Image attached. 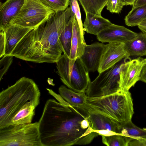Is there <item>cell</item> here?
<instances>
[{
  "label": "cell",
  "mask_w": 146,
  "mask_h": 146,
  "mask_svg": "<svg viewBox=\"0 0 146 146\" xmlns=\"http://www.w3.org/2000/svg\"><path fill=\"white\" fill-rule=\"evenodd\" d=\"M38 122L42 146L86 145L99 135L87 112L53 99L46 101Z\"/></svg>",
  "instance_id": "cell-1"
},
{
  "label": "cell",
  "mask_w": 146,
  "mask_h": 146,
  "mask_svg": "<svg viewBox=\"0 0 146 146\" xmlns=\"http://www.w3.org/2000/svg\"><path fill=\"white\" fill-rule=\"evenodd\" d=\"M71 15L70 7L56 13L46 22L28 32L10 55L36 63H56L63 52L59 38Z\"/></svg>",
  "instance_id": "cell-2"
},
{
  "label": "cell",
  "mask_w": 146,
  "mask_h": 146,
  "mask_svg": "<svg viewBox=\"0 0 146 146\" xmlns=\"http://www.w3.org/2000/svg\"><path fill=\"white\" fill-rule=\"evenodd\" d=\"M40 92L32 79L23 77L0 93V129L11 125L12 119L27 103L39 104Z\"/></svg>",
  "instance_id": "cell-3"
},
{
  "label": "cell",
  "mask_w": 146,
  "mask_h": 146,
  "mask_svg": "<svg viewBox=\"0 0 146 146\" xmlns=\"http://www.w3.org/2000/svg\"><path fill=\"white\" fill-rule=\"evenodd\" d=\"M80 108L87 113L104 115L120 124L131 120L134 113L130 92L121 89L115 93L105 96L87 97L85 104Z\"/></svg>",
  "instance_id": "cell-4"
},
{
  "label": "cell",
  "mask_w": 146,
  "mask_h": 146,
  "mask_svg": "<svg viewBox=\"0 0 146 146\" xmlns=\"http://www.w3.org/2000/svg\"><path fill=\"white\" fill-rule=\"evenodd\" d=\"M62 82L78 92L85 93L91 82L89 72L80 58L72 60L63 54L56 62Z\"/></svg>",
  "instance_id": "cell-5"
},
{
  "label": "cell",
  "mask_w": 146,
  "mask_h": 146,
  "mask_svg": "<svg viewBox=\"0 0 146 146\" xmlns=\"http://www.w3.org/2000/svg\"><path fill=\"white\" fill-rule=\"evenodd\" d=\"M0 146H42L38 122L11 125L0 129Z\"/></svg>",
  "instance_id": "cell-6"
},
{
  "label": "cell",
  "mask_w": 146,
  "mask_h": 146,
  "mask_svg": "<svg viewBox=\"0 0 146 146\" xmlns=\"http://www.w3.org/2000/svg\"><path fill=\"white\" fill-rule=\"evenodd\" d=\"M55 13L38 0H25L10 25L34 29L46 22Z\"/></svg>",
  "instance_id": "cell-7"
},
{
  "label": "cell",
  "mask_w": 146,
  "mask_h": 146,
  "mask_svg": "<svg viewBox=\"0 0 146 146\" xmlns=\"http://www.w3.org/2000/svg\"><path fill=\"white\" fill-rule=\"evenodd\" d=\"M124 59L110 68L99 73L89 84L85 93L88 98L105 96L115 93L121 89L119 86L121 65Z\"/></svg>",
  "instance_id": "cell-8"
},
{
  "label": "cell",
  "mask_w": 146,
  "mask_h": 146,
  "mask_svg": "<svg viewBox=\"0 0 146 146\" xmlns=\"http://www.w3.org/2000/svg\"><path fill=\"white\" fill-rule=\"evenodd\" d=\"M124 59L120 66L119 86L124 91H129L136 83L140 81L143 69L146 65V58L139 57L131 60Z\"/></svg>",
  "instance_id": "cell-9"
},
{
  "label": "cell",
  "mask_w": 146,
  "mask_h": 146,
  "mask_svg": "<svg viewBox=\"0 0 146 146\" xmlns=\"http://www.w3.org/2000/svg\"><path fill=\"white\" fill-rule=\"evenodd\" d=\"M128 57H129L125 49L124 43H108L105 44L98 71L100 73Z\"/></svg>",
  "instance_id": "cell-10"
},
{
  "label": "cell",
  "mask_w": 146,
  "mask_h": 146,
  "mask_svg": "<svg viewBox=\"0 0 146 146\" xmlns=\"http://www.w3.org/2000/svg\"><path fill=\"white\" fill-rule=\"evenodd\" d=\"M137 34L124 26L112 23L96 36L98 40L102 42L124 43L134 38Z\"/></svg>",
  "instance_id": "cell-11"
},
{
  "label": "cell",
  "mask_w": 146,
  "mask_h": 146,
  "mask_svg": "<svg viewBox=\"0 0 146 146\" xmlns=\"http://www.w3.org/2000/svg\"><path fill=\"white\" fill-rule=\"evenodd\" d=\"M104 46L103 43L98 42L86 45L80 58L89 72L98 70Z\"/></svg>",
  "instance_id": "cell-12"
},
{
  "label": "cell",
  "mask_w": 146,
  "mask_h": 146,
  "mask_svg": "<svg viewBox=\"0 0 146 146\" xmlns=\"http://www.w3.org/2000/svg\"><path fill=\"white\" fill-rule=\"evenodd\" d=\"M25 0H6L0 5V29L11 25L12 20L19 12Z\"/></svg>",
  "instance_id": "cell-13"
},
{
  "label": "cell",
  "mask_w": 146,
  "mask_h": 146,
  "mask_svg": "<svg viewBox=\"0 0 146 146\" xmlns=\"http://www.w3.org/2000/svg\"><path fill=\"white\" fill-rule=\"evenodd\" d=\"M84 28L81 27L75 15L73 24L71 48L69 58L75 60L81 58L86 44L84 38Z\"/></svg>",
  "instance_id": "cell-14"
},
{
  "label": "cell",
  "mask_w": 146,
  "mask_h": 146,
  "mask_svg": "<svg viewBox=\"0 0 146 146\" xmlns=\"http://www.w3.org/2000/svg\"><path fill=\"white\" fill-rule=\"evenodd\" d=\"M4 30L6 37L5 54L10 55L19 42L30 31L33 29L11 25Z\"/></svg>",
  "instance_id": "cell-15"
},
{
  "label": "cell",
  "mask_w": 146,
  "mask_h": 146,
  "mask_svg": "<svg viewBox=\"0 0 146 146\" xmlns=\"http://www.w3.org/2000/svg\"><path fill=\"white\" fill-rule=\"evenodd\" d=\"M88 113V119L94 131L96 130H107L119 134L120 124L119 123L101 114L95 113Z\"/></svg>",
  "instance_id": "cell-16"
},
{
  "label": "cell",
  "mask_w": 146,
  "mask_h": 146,
  "mask_svg": "<svg viewBox=\"0 0 146 146\" xmlns=\"http://www.w3.org/2000/svg\"><path fill=\"white\" fill-rule=\"evenodd\" d=\"M86 18L83 24L84 31L90 34L97 35L112 24L108 19L101 16L86 12Z\"/></svg>",
  "instance_id": "cell-17"
},
{
  "label": "cell",
  "mask_w": 146,
  "mask_h": 146,
  "mask_svg": "<svg viewBox=\"0 0 146 146\" xmlns=\"http://www.w3.org/2000/svg\"><path fill=\"white\" fill-rule=\"evenodd\" d=\"M128 56H146V33H137L132 39L124 43Z\"/></svg>",
  "instance_id": "cell-18"
},
{
  "label": "cell",
  "mask_w": 146,
  "mask_h": 146,
  "mask_svg": "<svg viewBox=\"0 0 146 146\" xmlns=\"http://www.w3.org/2000/svg\"><path fill=\"white\" fill-rule=\"evenodd\" d=\"M59 95L70 105L80 108L85 104L87 96L85 93L76 92L64 85L58 88Z\"/></svg>",
  "instance_id": "cell-19"
},
{
  "label": "cell",
  "mask_w": 146,
  "mask_h": 146,
  "mask_svg": "<svg viewBox=\"0 0 146 146\" xmlns=\"http://www.w3.org/2000/svg\"><path fill=\"white\" fill-rule=\"evenodd\" d=\"M38 105L32 102L27 103L13 118L11 125L31 123Z\"/></svg>",
  "instance_id": "cell-20"
},
{
  "label": "cell",
  "mask_w": 146,
  "mask_h": 146,
  "mask_svg": "<svg viewBox=\"0 0 146 146\" xmlns=\"http://www.w3.org/2000/svg\"><path fill=\"white\" fill-rule=\"evenodd\" d=\"M74 15H72L61 34L59 40L64 54L69 58L71 48L73 24Z\"/></svg>",
  "instance_id": "cell-21"
},
{
  "label": "cell",
  "mask_w": 146,
  "mask_h": 146,
  "mask_svg": "<svg viewBox=\"0 0 146 146\" xmlns=\"http://www.w3.org/2000/svg\"><path fill=\"white\" fill-rule=\"evenodd\" d=\"M119 133L133 138H146V128H141L131 120L120 124Z\"/></svg>",
  "instance_id": "cell-22"
},
{
  "label": "cell",
  "mask_w": 146,
  "mask_h": 146,
  "mask_svg": "<svg viewBox=\"0 0 146 146\" xmlns=\"http://www.w3.org/2000/svg\"><path fill=\"white\" fill-rule=\"evenodd\" d=\"M146 19V4L132 9L125 17V23L128 26H138L142 21Z\"/></svg>",
  "instance_id": "cell-23"
},
{
  "label": "cell",
  "mask_w": 146,
  "mask_h": 146,
  "mask_svg": "<svg viewBox=\"0 0 146 146\" xmlns=\"http://www.w3.org/2000/svg\"><path fill=\"white\" fill-rule=\"evenodd\" d=\"M85 12H88L101 15L102 11L106 6L107 0H78Z\"/></svg>",
  "instance_id": "cell-24"
},
{
  "label": "cell",
  "mask_w": 146,
  "mask_h": 146,
  "mask_svg": "<svg viewBox=\"0 0 146 146\" xmlns=\"http://www.w3.org/2000/svg\"><path fill=\"white\" fill-rule=\"evenodd\" d=\"M101 136L102 143L108 146H128L131 139V137L120 134Z\"/></svg>",
  "instance_id": "cell-25"
},
{
  "label": "cell",
  "mask_w": 146,
  "mask_h": 146,
  "mask_svg": "<svg viewBox=\"0 0 146 146\" xmlns=\"http://www.w3.org/2000/svg\"><path fill=\"white\" fill-rule=\"evenodd\" d=\"M55 13L65 11L69 4V0H38Z\"/></svg>",
  "instance_id": "cell-26"
},
{
  "label": "cell",
  "mask_w": 146,
  "mask_h": 146,
  "mask_svg": "<svg viewBox=\"0 0 146 146\" xmlns=\"http://www.w3.org/2000/svg\"><path fill=\"white\" fill-rule=\"evenodd\" d=\"M106 6L110 12L119 13L124 5L121 0H107Z\"/></svg>",
  "instance_id": "cell-27"
},
{
  "label": "cell",
  "mask_w": 146,
  "mask_h": 146,
  "mask_svg": "<svg viewBox=\"0 0 146 146\" xmlns=\"http://www.w3.org/2000/svg\"><path fill=\"white\" fill-rule=\"evenodd\" d=\"M13 56L11 55L4 56L0 60V81L8 70L11 64Z\"/></svg>",
  "instance_id": "cell-28"
},
{
  "label": "cell",
  "mask_w": 146,
  "mask_h": 146,
  "mask_svg": "<svg viewBox=\"0 0 146 146\" xmlns=\"http://www.w3.org/2000/svg\"><path fill=\"white\" fill-rule=\"evenodd\" d=\"M72 11V15H75L80 27L83 28L81 13L78 0H69V4Z\"/></svg>",
  "instance_id": "cell-29"
},
{
  "label": "cell",
  "mask_w": 146,
  "mask_h": 146,
  "mask_svg": "<svg viewBox=\"0 0 146 146\" xmlns=\"http://www.w3.org/2000/svg\"><path fill=\"white\" fill-rule=\"evenodd\" d=\"M0 58L3 57L5 54L6 37L4 30L0 29Z\"/></svg>",
  "instance_id": "cell-30"
},
{
  "label": "cell",
  "mask_w": 146,
  "mask_h": 146,
  "mask_svg": "<svg viewBox=\"0 0 146 146\" xmlns=\"http://www.w3.org/2000/svg\"><path fill=\"white\" fill-rule=\"evenodd\" d=\"M128 146H146V138H133L129 143Z\"/></svg>",
  "instance_id": "cell-31"
},
{
  "label": "cell",
  "mask_w": 146,
  "mask_h": 146,
  "mask_svg": "<svg viewBox=\"0 0 146 146\" xmlns=\"http://www.w3.org/2000/svg\"><path fill=\"white\" fill-rule=\"evenodd\" d=\"M146 4V0H136L133 5L132 8L140 7Z\"/></svg>",
  "instance_id": "cell-32"
},
{
  "label": "cell",
  "mask_w": 146,
  "mask_h": 146,
  "mask_svg": "<svg viewBox=\"0 0 146 146\" xmlns=\"http://www.w3.org/2000/svg\"><path fill=\"white\" fill-rule=\"evenodd\" d=\"M138 27L142 32L146 33V19L141 22Z\"/></svg>",
  "instance_id": "cell-33"
},
{
  "label": "cell",
  "mask_w": 146,
  "mask_h": 146,
  "mask_svg": "<svg viewBox=\"0 0 146 146\" xmlns=\"http://www.w3.org/2000/svg\"><path fill=\"white\" fill-rule=\"evenodd\" d=\"M140 81L146 83V65L143 69L141 76Z\"/></svg>",
  "instance_id": "cell-34"
},
{
  "label": "cell",
  "mask_w": 146,
  "mask_h": 146,
  "mask_svg": "<svg viewBox=\"0 0 146 146\" xmlns=\"http://www.w3.org/2000/svg\"><path fill=\"white\" fill-rule=\"evenodd\" d=\"M136 0H121L124 5H133Z\"/></svg>",
  "instance_id": "cell-35"
},
{
  "label": "cell",
  "mask_w": 146,
  "mask_h": 146,
  "mask_svg": "<svg viewBox=\"0 0 146 146\" xmlns=\"http://www.w3.org/2000/svg\"><path fill=\"white\" fill-rule=\"evenodd\" d=\"M52 81V79L48 78V79L47 82L49 84L52 85H53V84L54 85V84H53Z\"/></svg>",
  "instance_id": "cell-36"
}]
</instances>
